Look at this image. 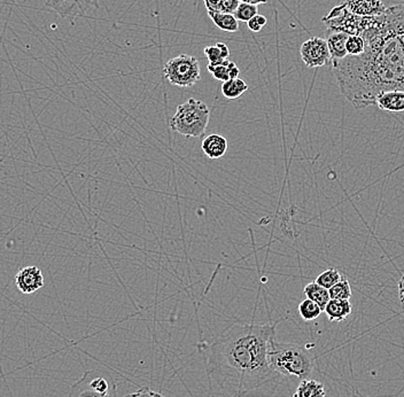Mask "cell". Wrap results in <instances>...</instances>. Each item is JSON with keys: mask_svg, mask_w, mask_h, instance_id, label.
<instances>
[{"mask_svg": "<svg viewBox=\"0 0 404 397\" xmlns=\"http://www.w3.org/2000/svg\"><path fill=\"white\" fill-rule=\"evenodd\" d=\"M222 94L227 99H239L240 96L248 90V84L240 77L232 78L222 84Z\"/></svg>", "mask_w": 404, "mask_h": 397, "instance_id": "ffe728a7", "label": "cell"}, {"mask_svg": "<svg viewBox=\"0 0 404 397\" xmlns=\"http://www.w3.org/2000/svg\"><path fill=\"white\" fill-rule=\"evenodd\" d=\"M348 37L349 34H345V32H333V30H327V29L325 39H327V45L330 49L332 60H341L348 56V53L346 50V43H347Z\"/></svg>", "mask_w": 404, "mask_h": 397, "instance_id": "5bb4252c", "label": "cell"}, {"mask_svg": "<svg viewBox=\"0 0 404 397\" xmlns=\"http://www.w3.org/2000/svg\"><path fill=\"white\" fill-rule=\"evenodd\" d=\"M271 369L280 376L308 379L314 369L313 358L301 346L274 340L269 354Z\"/></svg>", "mask_w": 404, "mask_h": 397, "instance_id": "3957f363", "label": "cell"}, {"mask_svg": "<svg viewBox=\"0 0 404 397\" xmlns=\"http://www.w3.org/2000/svg\"><path fill=\"white\" fill-rule=\"evenodd\" d=\"M163 76L175 87H187L196 85L201 80L199 61L189 54L172 58L163 67Z\"/></svg>", "mask_w": 404, "mask_h": 397, "instance_id": "52a82bcc", "label": "cell"}, {"mask_svg": "<svg viewBox=\"0 0 404 397\" xmlns=\"http://www.w3.org/2000/svg\"><path fill=\"white\" fill-rule=\"evenodd\" d=\"M378 108L385 112H404V91H389L380 94L376 100Z\"/></svg>", "mask_w": 404, "mask_h": 397, "instance_id": "4fadbf2b", "label": "cell"}, {"mask_svg": "<svg viewBox=\"0 0 404 397\" xmlns=\"http://www.w3.org/2000/svg\"><path fill=\"white\" fill-rule=\"evenodd\" d=\"M258 6L255 5H251L247 3H240L239 6L236 8L234 16L238 21L248 22L249 20L253 19L254 16L258 15Z\"/></svg>", "mask_w": 404, "mask_h": 397, "instance_id": "d4e9b609", "label": "cell"}, {"mask_svg": "<svg viewBox=\"0 0 404 397\" xmlns=\"http://www.w3.org/2000/svg\"><path fill=\"white\" fill-rule=\"evenodd\" d=\"M323 313L322 308L316 302L311 301L309 298H305L301 303L298 304V314L302 320L305 322L317 320L320 314Z\"/></svg>", "mask_w": 404, "mask_h": 397, "instance_id": "7402d4cb", "label": "cell"}, {"mask_svg": "<svg viewBox=\"0 0 404 397\" xmlns=\"http://www.w3.org/2000/svg\"><path fill=\"white\" fill-rule=\"evenodd\" d=\"M342 275L336 267H330L327 270L323 271L315 282L324 289H330L331 287L338 284L342 279Z\"/></svg>", "mask_w": 404, "mask_h": 397, "instance_id": "603a6c76", "label": "cell"}, {"mask_svg": "<svg viewBox=\"0 0 404 397\" xmlns=\"http://www.w3.org/2000/svg\"><path fill=\"white\" fill-rule=\"evenodd\" d=\"M329 293L332 300H351V287L348 279L342 277V279L338 284L329 289Z\"/></svg>", "mask_w": 404, "mask_h": 397, "instance_id": "cb8c5ba5", "label": "cell"}, {"mask_svg": "<svg viewBox=\"0 0 404 397\" xmlns=\"http://www.w3.org/2000/svg\"><path fill=\"white\" fill-rule=\"evenodd\" d=\"M267 0H240V3L251 4V5H262V4L267 3Z\"/></svg>", "mask_w": 404, "mask_h": 397, "instance_id": "4dcf8cb0", "label": "cell"}, {"mask_svg": "<svg viewBox=\"0 0 404 397\" xmlns=\"http://www.w3.org/2000/svg\"><path fill=\"white\" fill-rule=\"evenodd\" d=\"M125 397H167L165 395L161 394L159 391H152L149 387H141L138 391L131 393V394L125 395Z\"/></svg>", "mask_w": 404, "mask_h": 397, "instance_id": "83f0119b", "label": "cell"}, {"mask_svg": "<svg viewBox=\"0 0 404 397\" xmlns=\"http://www.w3.org/2000/svg\"><path fill=\"white\" fill-rule=\"evenodd\" d=\"M343 5L349 12L360 16H380L387 10L381 0H346Z\"/></svg>", "mask_w": 404, "mask_h": 397, "instance_id": "8fae6325", "label": "cell"}, {"mask_svg": "<svg viewBox=\"0 0 404 397\" xmlns=\"http://www.w3.org/2000/svg\"><path fill=\"white\" fill-rule=\"evenodd\" d=\"M206 58L208 59L209 63H217L225 61L230 58V50L227 44L217 43L212 46L206 47L203 50Z\"/></svg>", "mask_w": 404, "mask_h": 397, "instance_id": "44dd1931", "label": "cell"}, {"mask_svg": "<svg viewBox=\"0 0 404 397\" xmlns=\"http://www.w3.org/2000/svg\"><path fill=\"white\" fill-rule=\"evenodd\" d=\"M346 50L348 56H360L365 50V43L361 36H349L346 43Z\"/></svg>", "mask_w": 404, "mask_h": 397, "instance_id": "484cf974", "label": "cell"}, {"mask_svg": "<svg viewBox=\"0 0 404 397\" xmlns=\"http://www.w3.org/2000/svg\"><path fill=\"white\" fill-rule=\"evenodd\" d=\"M205 1L207 11H214V12H220V7L223 0H203Z\"/></svg>", "mask_w": 404, "mask_h": 397, "instance_id": "f1b7e54d", "label": "cell"}, {"mask_svg": "<svg viewBox=\"0 0 404 397\" xmlns=\"http://www.w3.org/2000/svg\"><path fill=\"white\" fill-rule=\"evenodd\" d=\"M353 305L349 300H332L331 298L327 307L324 309V313L327 314V318L331 322H342L347 320V317L351 314Z\"/></svg>", "mask_w": 404, "mask_h": 397, "instance_id": "2e32d148", "label": "cell"}, {"mask_svg": "<svg viewBox=\"0 0 404 397\" xmlns=\"http://www.w3.org/2000/svg\"><path fill=\"white\" fill-rule=\"evenodd\" d=\"M303 293H305V298L316 302L323 311L331 300L329 289H324L322 286L318 285L316 282H309L308 285L305 286V289H303Z\"/></svg>", "mask_w": 404, "mask_h": 397, "instance_id": "d6986e66", "label": "cell"}, {"mask_svg": "<svg viewBox=\"0 0 404 397\" xmlns=\"http://www.w3.org/2000/svg\"><path fill=\"white\" fill-rule=\"evenodd\" d=\"M361 37L362 54L330 65L342 96L355 109L376 105L384 92L404 91V4L387 7L379 23Z\"/></svg>", "mask_w": 404, "mask_h": 397, "instance_id": "6da1fadb", "label": "cell"}, {"mask_svg": "<svg viewBox=\"0 0 404 397\" xmlns=\"http://www.w3.org/2000/svg\"><path fill=\"white\" fill-rule=\"evenodd\" d=\"M267 20L265 16L258 14V15L254 16L253 19L247 22V25H248V29L251 32H260L267 25Z\"/></svg>", "mask_w": 404, "mask_h": 397, "instance_id": "4316f807", "label": "cell"}, {"mask_svg": "<svg viewBox=\"0 0 404 397\" xmlns=\"http://www.w3.org/2000/svg\"><path fill=\"white\" fill-rule=\"evenodd\" d=\"M67 397H118V384L103 370H89L70 387Z\"/></svg>", "mask_w": 404, "mask_h": 397, "instance_id": "8992f818", "label": "cell"}, {"mask_svg": "<svg viewBox=\"0 0 404 397\" xmlns=\"http://www.w3.org/2000/svg\"><path fill=\"white\" fill-rule=\"evenodd\" d=\"M208 15L214 22V25L223 32H236L239 30V21L236 19L234 14L208 11Z\"/></svg>", "mask_w": 404, "mask_h": 397, "instance_id": "ac0fdd59", "label": "cell"}, {"mask_svg": "<svg viewBox=\"0 0 404 397\" xmlns=\"http://www.w3.org/2000/svg\"><path fill=\"white\" fill-rule=\"evenodd\" d=\"M207 70L214 76L215 80L227 82L232 78L239 77L240 70L236 63L227 59L217 63H208Z\"/></svg>", "mask_w": 404, "mask_h": 397, "instance_id": "9a60e30c", "label": "cell"}, {"mask_svg": "<svg viewBox=\"0 0 404 397\" xmlns=\"http://www.w3.org/2000/svg\"><path fill=\"white\" fill-rule=\"evenodd\" d=\"M44 282L43 272L34 265L23 267L16 273L15 285L22 294H34L43 289Z\"/></svg>", "mask_w": 404, "mask_h": 397, "instance_id": "30bf717a", "label": "cell"}, {"mask_svg": "<svg viewBox=\"0 0 404 397\" xmlns=\"http://www.w3.org/2000/svg\"><path fill=\"white\" fill-rule=\"evenodd\" d=\"M301 59L308 68H320L323 65H331L332 56L327 39L320 37H311L302 44L300 49Z\"/></svg>", "mask_w": 404, "mask_h": 397, "instance_id": "ba28073f", "label": "cell"}, {"mask_svg": "<svg viewBox=\"0 0 404 397\" xmlns=\"http://www.w3.org/2000/svg\"><path fill=\"white\" fill-rule=\"evenodd\" d=\"M380 16L355 15L346 8L345 5H339L331 10L327 16L322 19L327 30L345 32L349 36H362L364 32L378 25Z\"/></svg>", "mask_w": 404, "mask_h": 397, "instance_id": "5b68a950", "label": "cell"}, {"mask_svg": "<svg viewBox=\"0 0 404 397\" xmlns=\"http://www.w3.org/2000/svg\"><path fill=\"white\" fill-rule=\"evenodd\" d=\"M45 6L61 18H76L84 15L91 8H98L99 0H46Z\"/></svg>", "mask_w": 404, "mask_h": 397, "instance_id": "9c48e42d", "label": "cell"}, {"mask_svg": "<svg viewBox=\"0 0 404 397\" xmlns=\"http://www.w3.org/2000/svg\"><path fill=\"white\" fill-rule=\"evenodd\" d=\"M210 111L201 100L190 99L178 106L175 115L170 118L171 129L189 138H200L208 127Z\"/></svg>", "mask_w": 404, "mask_h": 397, "instance_id": "277c9868", "label": "cell"}, {"mask_svg": "<svg viewBox=\"0 0 404 397\" xmlns=\"http://www.w3.org/2000/svg\"><path fill=\"white\" fill-rule=\"evenodd\" d=\"M398 295H400L401 303L404 305V271L402 273L401 278H400V282H398Z\"/></svg>", "mask_w": 404, "mask_h": 397, "instance_id": "f546056e", "label": "cell"}, {"mask_svg": "<svg viewBox=\"0 0 404 397\" xmlns=\"http://www.w3.org/2000/svg\"><path fill=\"white\" fill-rule=\"evenodd\" d=\"M292 397H327V391L322 382L303 379Z\"/></svg>", "mask_w": 404, "mask_h": 397, "instance_id": "e0dca14e", "label": "cell"}, {"mask_svg": "<svg viewBox=\"0 0 404 397\" xmlns=\"http://www.w3.org/2000/svg\"><path fill=\"white\" fill-rule=\"evenodd\" d=\"M201 149L207 158L210 160H217L227 154L229 143H227V138H224L221 134H208L205 139L202 140Z\"/></svg>", "mask_w": 404, "mask_h": 397, "instance_id": "7c38bea8", "label": "cell"}, {"mask_svg": "<svg viewBox=\"0 0 404 397\" xmlns=\"http://www.w3.org/2000/svg\"><path fill=\"white\" fill-rule=\"evenodd\" d=\"M279 320L267 324L234 325L206 345L207 371L231 397H263L274 382L269 354Z\"/></svg>", "mask_w": 404, "mask_h": 397, "instance_id": "7a4b0ae2", "label": "cell"}]
</instances>
